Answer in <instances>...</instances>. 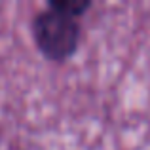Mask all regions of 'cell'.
Segmentation results:
<instances>
[{"label":"cell","instance_id":"1","mask_svg":"<svg viewBox=\"0 0 150 150\" xmlns=\"http://www.w3.org/2000/svg\"><path fill=\"white\" fill-rule=\"evenodd\" d=\"M30 36L46 61L63 65L80 50L82 25L78 19L44 8L30 19Z\"/></svg>","mask_w":150,"mask_h":150},{"label":"cell","instance_id":"2","mask_svg":"<svg viewBox=\"0 0 150 150\" xmlns=\"http://www.w3.org/2000/svg\"><path fill=\"white\" fill-rule=\"evenodd\" d=\"M46 8L80 21V17H84L93 8V2L91 0H48Z\"/></svg>","mask_w":150,"mask_h":150}]
</instances>
